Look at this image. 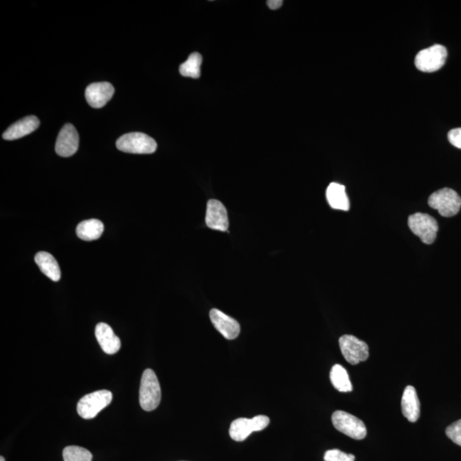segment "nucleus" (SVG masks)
<instances>
[{"instance_id":"obj_1","label":"nucleus","mask_w":461,"mask_h":461,"mask_svg":"<svg viewBox=\"0 0 461 461\" xmlns=\"http://www.w3.org/2000/svg\"><path fill=\"white\" fill-rule=\"evenodd\" d=\"M162 391L156 373L146 369L143 373L140 388V403L145 411L155 410L160 404Z\"/></svg>"},{"instance_id":"obj_2","label":"nucleus","mask_w":461,"mask_h":461,"mask_svg":"<svg viewBox=\"0 0 461 461\" xmlns=\"http://www.w3.org/2000/svg\"><path fill=\"white\" fill-rule=\"evenodd\" d=\"M429 206L443 217H453L460 212L461 197L455 190L443 188L432 193L428 200Z\"/></svg>"},{"instance_id":"obj_3","label":"nucleus","mask_w":461,"mask_h":461,"mask_svg":"<svg viewBox=\"0 0 461 461\" xmlns=\"http://www.w3.org/2000/svg\"><path fill=\"white\" fill-rule=\"evenodd\" d=\"M112 399V393L106 389L86 395L77 404L78 415L85 420L93 419L103 408L109 406Z\"/></svg>"},{"instance_id":"obj_4","label":"nucleus","mask_w":461,"mask_h":461,"mask_svg":"<svg viewBox=\"0 0 461 461\" xmlns=\"http://www.w3.org/2000/svg\"><path fill=\"white\" fill-rule=\"evenodd\" d=\"M117 147L123 152L152 154L156 152L157 145L154 138L145 134L129 133L118 138Z\"/></svg>"},{"instance_id":"obj_5","label":"nucleus","mask_w":461,"mask_h":461,"mask_svg":"<svg viewBox=\"0 0 461 461\" xmlns=\"http://www.w3.org/2000/svg\"><path fill=\"white\" fill-rule=\"evenodd\" d=\"M408 226L424 244L434 243L437 232H439V224H437L436 219L431 216L430 214L423 213L411 214L408 217Z\"/></svg>"},{"instance_id":"obj_6","label":"nucleus","mask_w":461,"mask_h":461,"mask_svg":"<svg viewBox=\"0 0 461 461\" xmlns=\"http://www.w3.org/2000/svg\"><path fill=\"white\" fill-rule=\"evenodd\" d=\"M332 421L334 427L344 435L356 440H363L367 436V427L363 420L344 411L333 413Z\"/></svg>"},{"instance_id":"obj_7","label":"nucleus","mask_w":461,"mask_h":461,"mask_svg":"<svg viewBox=\"0 0 461 461\" xmlns=\"http://www.w3.org/2000/svg\"><path fill=\"white\" fill-rule=\"evenodd\" d=\"M448 57L446 47L434 45L420 51L415 57V66L422 72L432 73L443 67Z\"/></svg>"},{"instance_id":"obj_8","label":"nucleus","mask_w":461,"mask_h":461,"mask_svg":"<svg viewBox=\"0 0 461 461\" xmlns=\"http://www.w3.org/2000/svg\"><path fill=\"white\" fill-rule=\"evenodd\" d=\"M269 423L268 417L265 415H258L253 419H237L230 424L229 434L236 442H243L252 432L264 430Z\"/></svg>"},{"instance_id":"obj_9","label":"nucleus","mask_w":461,"mask_h":461,"mask_svg":"<svg viewBox=\"0 0 461 461\" xmlns=\"http://www.w3.org/2000/svg\"><path fill=\"white\" fill-rule=\"evenodd\" d=\"M339 346L344 359L351 365H357L368 359V345L355 336H342L339 339Z\"/></svg>"},{"instance_id":"obj_10","label":"nucleus","mask_w":461,"mask_h":461,"mask_svg":"<svg viewBox=\"0 0 461 461\" xmlns=\"http://www.w3.org/2000/svg\"><path fill=\"white\" fill-rule=\"evenodd\" d=\"M79 148V134L72 124L63 126L56 142L55 150L58 156H73Z\"/></svg>"},{"instance_id":"obj_11","label":"nucleus","mask_w":461,"mask_h":461,"mask_svg":"<svg viewBox=\"0 0 461 461\" xmlns=\"http://www.w3.org/2000/svg\"><path fill=\"white\" fill-rule=\"evenodd\" d=\"M205 222L210 229L221 230V232H226L228 230V214L222 202L216 200L208 202Z\"/></svg>"},{"instance_id":"obj_12","label":"nucleus","mask_w":461,"mask_h":461,"mask_svg":"<svg viewBox=\"0 0 461 461\" xmlns=\"http://www.w3.org/2000/svg\"><path fill=\"white\" fill-rule=\"evenodd\" d=\"M210 320L214 328L221 334L225 339L233 340L237 339L240 333V325L236 320L226 316L221 310L213 309L209 313Z\"/></svg>"},{"instance_id":"obj_13","label":"nucleus","mask_w":461,"mask_h":461,"mask_svg":"<svg viewBox=\"0 0 461 461\" xmlns=\"http://www.w3.org/2000/svg\"><path fill=\"white\" fill-rule=\"evenodd\" d=\"M114 93L115 89L110 83L97 82L86 87L85 96L91 107L99 109L112 98Z\"/></svg>"},{"instance_id":"obj_14","label":"nucleus","mask_w":461,"mask_h":461,"mask_svg":"<svg viewBox=\"0 0 461 461\" xmlns=\"http://www.w3.org/2000/svg\"><path fill=\"white\" fill-rule=\"evenodd\" d=\"M95 336L107 355H114L121 349V340L115 335L112 328L105 323H99L95 328Z\"/></svg>"},{"instance_id":"obj_15","label":"nucleus","mask_w":461,"mask_h":461,"mask_svg":"<svg viewBox=\"0 0 461 461\" xmlns=\"http://www.w3.org/2000/svg\"><path fill=\"white\" fill-rule=\"evenodd\" d=\"M39 126V120L34 115H30L22 119L14 124L9 126L5 133L3 134L4 140L15 141L18 140L27 135L33 133Z\"/></svg>"},{"instance_id":"obj_16","label":"nucleus","mask_w":461,"mask_h":461,"mask_svg":"<svg viewBox=\"0 0 461 461\" xmlns=\"http://www.w3.org/2000/svg\"><path fill=\"white\" fill-rule=\"evenodd\" d=\"M401 412L409 422L415 423L420 418V401L415 388L412 385H408L404 389L401 398Z\"/></svg>"},{"instance_id":"obj_17","label":"nucleus","mask_w":461,"mask_h":461,"mask_svg":"<svg viewBox=\"0 0 461 461\" xmlns=\"http://www.w3.org/2000/svg\"><path fill=\"white\" fill-rule=\"evenodd\" d=\"M35 262L41 271L50 280L58 282L61 279V270L58 262L50 253L41 252L34 257Z\"/></svg>"},{"instance_id":"obj_18","label":"nucleus","mask_w":461,"mask_h":461,"mask_svg":"<svg viewBox=\"0 0 461 461\" xmlns=\"http://www.w3.org/2000/svg\"><path fill=\"white\" fill-rule=\"evenodd\" d=\"M327 200L328 204L334 209L348 212L349 200L346 194L345 186L339 183L332 182L327 189Z\"/></svg>"},{"instance_id":"obj_19","label":"nucleus","mask_w":461,"mask_h":461,"mask_svg":"<svg viewBox=\"0 0 461 461\" xmlns=\"http://www.w3.org/2000/svg\"><path fill=\"white\" fill-rule=\"evenodd\" d=\"M103 233V222L96 219L82 221L77 226V236L82 240L93 241L98 240Z\"/></svg>"},{"instance_id":"obj_20","label":"nucleus","mask_w":461,"mask_h":461,"mask_svg":"<svg viewBox=\"0 0 461 461\" xmlns=\"http://www.w3.org/2000/svg\"><path fill=\"white\" fill-rule=\"evenodd\" d=\"M330 379L336 389L340 392H351L353 391L352 384L347 371L339 364L334 365L331 372H330Z\"/></svg>"},{"instance_id":"obj_21","label":"nucleus","mask_w":461,"mask_h":461,"mask_svg":"<svg viewBox=\"0 0 461 461\" xmlns=\"http://www.w3.org/2000/svg\"><path fill=\"white\" fill-rule=\"evenodd\" d=\"M202 58L201 54L194 53L190 55L188 60L180 67V73L183 77L197 79L201 75Z\"/></svg>"},{"instance_id":"obj_22","label":"nucleus","mask_w":461,"mask_h":461,"mask_svg":"<svg viewBox=\"0 0 461 461\" xmlns=\"http://www.w3.org/2000/svg\"><path fill=\"white\" fill-rule=\"evenodd\" d=\"M65 461H93V455L87 449L78 446H69L63 449Z\"/></svg>"},{"instance_id":"obj_23","label":"nucleus","mask_w":461,"mask_h":461,"mask_svg":"<svg viewBox=\"0 0 461 461\" xmlns=\"http://www.w3.org/2000/svg\"><path fill=\"white\" fill-rule=\"evenodd\" d=\"M325 461H355L356 456L339 450V449H330L325 453Z\"/></svg>"},{"instance_id":"obj_24","label":"nucleus","mask_w":461,"mask_h":461,"mask_svg":"<svg viewBox=\"0 0 461 461\" xmlns=\"http://www.w3.org/2000/svg\"><path fill=\"white\" fill-rule=\"evenodd\" d=\"M446 435L453 442L461 446V420L455 421L447 427Z\"/></svg>"},{"instance_id":"obj_25","label":"nucleus","mask_w":461,"mask_h":461,"mask_svg":"<svg viewBox=\"0 0 461 461\" xmlns=\"http://www.w3.org/2000/svg\"><path fill=\"white\" fill-rule=\"evenodd\" d=\"M448 138L453 145L461 149V128L451 130L448 133Z\"/></svg>"},{"instance_id":"obj_26","label":"nucleus","mask_w":461,"mask_h":461,"mask_svg":"<svg viewBox=\"0 0 461 461\" xmlns=\"http://www.w3.org/2000/svg\"><path fill=\"white\" fill-rule=\"evenodd\" d=\"M267 4L270 9L277 10L283 5V1L282 0H268Z\"/></svg>"},{"instance_id":"obj_27","label":"nucleus","mask_w":461,"mask_h":461,"mask_svg":"<svg viewBox=\"0 0 461 461\" xmlns=\"http://www.w3.org/2000/svg\"><path fill=\"white\" fill-rule=\"evenodd\" d=\"M0 461H6L3 456L0 457Z\"/></svg>"}]
</instances>
